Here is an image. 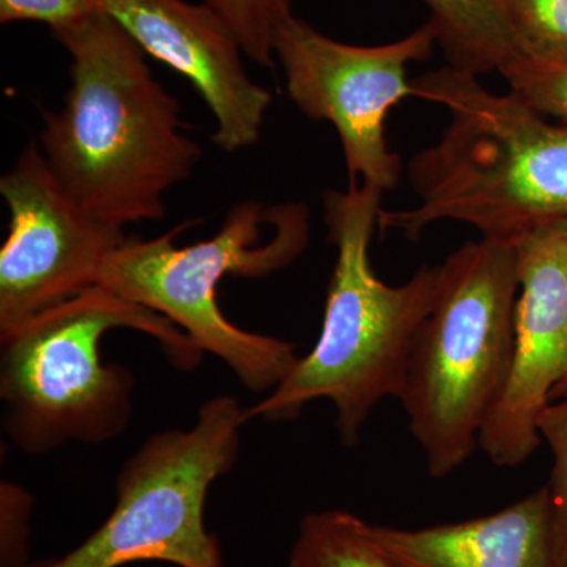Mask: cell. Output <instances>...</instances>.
I'll return each mask as SVG.
<instances>
[{"label": "cell", "instance_id": "cell-3", "mask_svg": "<svg viewBox=\"0 0 567 567\" xmlns=\"http://www.w3.org/2000/svg\"><path fill=\"white\" fill-rule=\"evenodd\" d=\"M382 193L350 181L346 193L324 194V221L336 264L322 331L315 349L246 417L287 421L327 399L347 446L360 442L372 412L385 399H401L406 368L421 324L434 306L440 265L421 267L401 286L383 282L369 259L379 227Z\"/></svg>", "mask_w": 567, "mask_h": 567}, {"label": "cell", "instance_id": "cell-11", "mask_svg": "<svg viewBox=\"0 0 567 567\" xmlns=\"http://www.w3.org/2000/svg\"><path fill=\"white\" fill-rule=\"evenodd\" d=\"M103 6L145 54L192 82L215 117L212 141L219 151L259 142L274 95L249 78L244 48L218 11L205 0H103Z\"/></svg>", "mask_w": 567, "mask_h": 567}, {"label": "cell", "instance_id": "cell-2", "mask_svg": "<svg viewBox=\"0 0 567 567\" xmlns=\"http://www.w3.org/2000/svg\"><path fill=\"white\" fill-rule=\"evenodd\" d=\"M412 85L416 99L445 107L451 121L410 159L417 204L380 210V229L416 240L432 224L457 221L481 238L517 244L567 218V123L447 65Z\"/></svg>", "mask_w": 567, "mask_h": 567}, {"label": "cell", "instance_id": "cell-8", "mask_svg": "<svg viewBox=\"0 0 567 567\" xmlns=\"http://www.w3.org/2000/svg\"><path fill=\"white\" fill-rule=\"evenodd\" d=\"M436 44L425 22L404 39L375 47L342 43L293 17L276 37V61L287 95L301 114L334 126L350 181L380 193L401 181L402 159L386 141V118L395 104L415 96L406 66L427 61Z\"/></svg>", "mask_w": 567, "mask_h": 567}, {"label": "cell", "instance_id": "cell-19", "mask_svg": "<svg viewBox=\"0 0 567 567\" xmlns=\"http://www.w3.org/2000/svg\"><path fill=\"white\" fill-rule=\"evenodd\" d=\"M104 13L103 0H0V22H41L51 31Z\"/></svg>", "mask_w": 567, "mask_h": 567}, {"label": "cell", "instance_id": "cell-7", "mask_svg": "<svg viewBox=\"0 0 567 567\" xmlns=\"http://www.w3.org/2000/svg\"><path fill=\"white\" fill-rule=\"evenodd\" d=\"M246 409L233 395L204 402L189 429H167L123 464L106 522L61 558L24 567H122L164 561L223 567L218 537L205 528L212 484L234 468Z\"/></svg>", "mask_w": 567, "mask_h": 567}, {"label": "cell", "instance_id": "cell-9", "mask_svg": "<svg viewBox=\"0 0 567 567\" xmlns=\"http://www.w3.org/2000/svg\"><path fill=\"white\" fill-rule=\"evenodd\" d=\"M10 212L0 248V334L99 287L104 264L128 235L81 207L29 141L0 178Z\"/></svg>", "mask_w": 567, "mask_h": 567}, {"label": "cell", "instance_id": "cell-21", "mask_svg": "<svg viewBox=\"0 0 567 567\" xmlns=\"http://www.w3.org/2000/svg\"><path fill=\"white\" fill-rule=\"evenodd\" d=\"M555 227H557L559 233H561L563 237H565L567 240V218L561 219V221L555 224Z\"/></svg>", "mask_w": 567, "mask_h": 567}, {"label": "cell", "instance_id": "cell-1", "mask_svg": "<svg viewBox=\"0 0 567 567\" xmlns=\"http://www.w3.org/2000/svg\"><path fill=\"white\" fill-rule=\"evenodd\" d=\"M52 33L71 59L63 106L41 111L37 142L52 174L104 223L164 218V197L192 177L203 155L183 133L181 103L110 14Z\"/></svg>", "mask_w": 567, "mask_h": 567}, {"label": "cell", "instance_id": "cell-6", "mask_svg": "<svg viewBox=\"0 0 567 567\" xmlns=\"http://www.w3.org/2000/svg\"><path fill=\"white\" fill-rule=\"evenodd\" d=\"M440 270L439 292L416 336L399 399L436 480L456 472L480 447L505 391L520 292L517 245L468 241Z\"/></svg>", "mask_w": 567, "mask_h": 567}, {"label": "cell", "instance_id": "cell-16", "mask_svg": "<svg viewBox=\"0 0 567 567\" xmlns=\"http://www.w3.org/2000/svg\"><path fill=\"white\" fill-rule=\"evenodd\" d=\"M511 92L536 111L567 123V58L520 54L499 71Z\"/></svg>", "mask_w": 567, "mask_h": 567}, {"label": "cell", "instance_id": "cell-14", "mask_svg": "<svg viewBox=\"0 0 567 567\" xmlns=\"http://www.w3.org/2000/svg\"><path fill=\"white\" fill-rule=\"evenodd\" d=\"M289 567H399L380 546L372 524L347 511L305 516Z\"/></svg>", "mask_w": 567, "mask_h": 567}, {"label": "cell", "instance_id": "cell-4", "mask_svg": "<svg viewBox=\"0 0 567 567\" xmlns=\"http://www.w3.org/2000/svg\"><path fill=\"white\" fill-rule=\"evenodd\" d=\"M118 328L151 336L182 371L203 360V350L166 317L93 287L0 334L2 425L14 445L39 456L69 442H111L125 431L133 374L104 364L100 353L103 336Z\"/></svg>", "mask_w": 567, "mask_h": 567}, {"label": "cell", "instance_id": "cell-20", "mask_svg": "<svg viewBox=\"0 0 567 567\" xmlns=\"http://www.w3.org/2000/svg\"><path fill=\"white\" fill-rule=\"evenodd\" d=\"M31 511V496L21 487L11 483L2 484V514H7L14 520V529L10 535L2 537V563L3 567H22L20 558L24 557L25 522Z\"/></svg>", "mask_w": 567, "mask_h": 567}, {"label": "cell", "instance_id": "cell-12", "mask_svg": "<svg viewBox=\"0 0 567 567\" xmlns=\"http://www.w3.org/2000/svg\"><path fill=\"white\" fill-rule=\"evenodd\" d=\"M372 533L399 567H561L546 486L488 516Z\"/></svg>", "mask_w": 567, "mask_h": 567}, {"label": "cell", "instance_id": "cell-5", "mask_svg": "<svg viewBox=\"0 0 567 567\" xmlns=\"http://www.w3.org/2000/svg\"><path fill=\"white\" fill-rule=\"evenodd\" d=\"M186 226L152 240L128 237L104 264L99 287L166 317L254 393L274 391L300 360L297 346L229 322L218 286L227 276L267 278L293 264L311 241L309 208L282 203L278 213V204L241 200L212 238L178 248Z\"/></svg>", "mask_w": 567, "mask_h": 567}, {"label": "cell", "instance_id": "cell-10", "mask_svg": "<svg viewBox=\"0 0 567 567\" xmlns=\"http://www.w3.org/2000/svg\"><path fill=\"white\" fill-rule=\"evenodd\" d=\"M516 245L520 292L513 363L480 442L495 465L509 468L543 443L540 416L567 377V240L554 224Z\"/></svg>", "mask_w": 567, "mask_h": 567}, {"label": "cell", "instance_id": "cell-15", "mask_svg": "<svg viewBox=\"0 0 567 567\" xmlns=\"http://www.w3.org/2000/svg\"><path fill=\"white\" fill-rule=\"evenodd\" d=\"M230 25L245 55L264 69L276 63V37L292 20L295 0H205Z\"/></svg>", "mask_w": 567, "mask_h": 567}, {"label": "cell", "instance_id": "cell-13", "mask_svg": "<svg viewBox=\"0 0 567 567\" xmlns=\"http://www.w3.org/2000/svg\"><path fill=\"white\" fill-rule=\"evenodd\" d=\"M447 66L464 73H499L522 54L505 0H423Z\"/></svg>", "mask_w": 567, "mask_h": 567}, {"label": "cell", "instance_id": "cell-18", "mask_svg": "<svg viewBox=\"0 0 567 567\" xmlns=\"http://www.w3.org/2000/svg\"><path fill=\"white\" fill-rule=\"evenodd\" d=\"M540 440L551 453L547 491L559 566L567 567V386L554 395L539 421Z\"/></svg>", "mask_w": 567, "mask_h": 567}, {"label": "cell", "instance_id": "cell-22", "mask_svg": "<svg viewBox=\"0 0 567 567\" xmlns=\"http://www.w3.org/2000/svg\"><path fill=\"white\" fill-rule=\"evenodd\" d=\"M566 386H567V377H566V379H565V382H563V383H561V385H559L558 390H557V391H555V394L559 393V391H561V390H563V388H566ZM555 394H554V395H555ZM551 399H554V398H551Z\"/></svg>", "mask_w": 567, "mask_h": 567}, {"label": "cell", "instance_id": "cell-17", "mask_svg": "<svg viewBox=\"0 0 567 567\" xmlns=\"http://www.w3.org/2000/svg\"><path fill=\"white\" fill-rule=\"evenodd\" d=\"M522 54L567 58V0H505Z\"/></svg>", "mask_w": 567, "mask_h": 567}]
</instances>
